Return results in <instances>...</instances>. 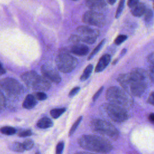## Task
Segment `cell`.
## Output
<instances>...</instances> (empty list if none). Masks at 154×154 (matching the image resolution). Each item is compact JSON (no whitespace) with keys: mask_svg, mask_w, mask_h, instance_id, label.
Listing matches in <instances>:
<instances>
[{"mask_svg":"<svg viewBox=\"0 0 154 154\" xmlns=\"http://www.w3.org/2000/svg\"><path fill=\"white\" fill-rule=\"evenodd\" d=\"M85 4L91 10L96 11L105 8L106 5L105 0H85Z\"/></svg>","mask_w":154,"mask_h":154,"instance_id":"7c38bea8","label":"cell"},{"mask_svg":"<svg viewBox=\"0 0 154 154\" xmlns=\"http://www.w3.org/2000/svg\"><path fill=\"white\" fill-rule=\"evenodd\" d=\"M144 20L147 26H150L153 22V13L150 8L146 9L144 14Z\"/></svg>","mask_w":154,"mask_h":154,"instance_id":"d6986e66","label":"cell"},{"mask_svg":"<svg viewBox=\"0 0 154 154\" xmlns=\"http://www.w3.org/2000/svg\"><path fill=\"white\" fill-rule=\"evenodd\" d=\"M66 111L65 108H55L52 109L50 111V114L51 117L54 119H57L61 115H62L64 111Z\"/></svg>","mask_w":154,"mask_h":154,"instance_id":"603a6c76","label":"cell"},{"mask_svg":"<svg viewBox=\"0 0 154 154\" xmlns=\"http://www.w3.org/2000/svg\"><path fill=\"white\" fill-rule=\"evenodd\" d=\"M93 65L92 64H88L85 69H84L83 73H82L81 77H80V79L82 81H85L86 79H87L88 78V77L90 76L92 70H93Z\"/></svg>","mask_w":154,"mask_h":154,"instance_id":"ffe728a7","label":"cell"},{"mask_svg":"<svg viewBox=\"0 0 154 154\" xmlns=\"http://www.w3.org/2000/svg\"><path fill=\"white\" fill-rule=\"evenodd\" d=\"M69 38H70V39H69L70 41H71L72 42H73V43H76V44L78 43L79 42L81 41V40H80V38H79V36H78L77 34L72 35Z\"/></svg>","mask_w":154,"mask_h":154,"instance_id":"1f68e13d","label":"cell"},{"mask_svg":"<svg viewBox=\"0 0 154 154\" xmlns=\"http://www.w3.org/2000/svg\"><path fill=\"white\" fill-rule=\"evenodd\" d=\"M53 123L52 120L48 117H43L40 119L37 123L38 128L41 129H46L51 127Z\"/></svg>","mask_w":154,"mask_h":154,"instance_id":"ac0fdd59","label":"cell"},{"mask_svg":"<svg viewBox=\"0 0 154 154\" xmlns=\"http://www.w3.org/2000/svg\"><path fill=\"white\" fill-rule=\"evenodd\" d=\"M64 142L63 141H60L56 147V152L55 154H62L63 149H64Z\"/></svg>","mask_w":154,"mask_h":154,"instance_id":"f546056e","label":"cell"},{"mask_svg":"<svg viewBox=\"0 0 154 154\" xmlns=\"http://www.w3.org/2000/svg\"><path fill=\"white\" fill-rule=\"evenodd\" d=\"M110 61H111V56L109 54H104L103 55H102L100 58V59L96 66L95 72L98 73V72H100L103 71L108 66Z\"/></svg>","mask_w":154,"mask_h":154,"instance_id":"4fadbf2b","label":"cell"},{"mask_svg":"<svg viewBox=\"0 0 154 154\" xmlns=\"http://www.w3.org/2000/svg\"><path fill=\"white\" fill-rule=\"evenodd\" d=\"M10 150L17 152H23L25 150L23 144L19 142H14L9 146Z\"/></svg>","mask_w":154,"mask_h":154,"instance_id":"44dd1931","label":"cell"},{"mask_svg":"<svg viewBox=\"0 0 154 154\" xmlns=\"http://www.w3.org/2000/svg\"><path fill=\"white\" fill-rule=\"evenodd\" d=\"M82 116H80L78 118V119L75 121V122L73 123V125H72V128H70V131H69V136H71L73 135V134L75 132V131L76 130L78 126H79V125L80 124L81 120H82Z\"/></svg>","mask_w":154,"mask_h":154,"instance_id":"484cf974","label":"cell"},{"mask_svg":"<svg viewBox=\"0 0 154 154\" xmlns=\"http://www.w3.org/2000/svg\"><path fill=\"white\" fill-rule=\"evenodd\" d=\"M5 73V70L4 69V68L2 67V64L0 63V75H3Z\"/></svg>","mask_w":154,"mask_h":154,"instance_id":"74e56055","label":"cell"},{"mask_svg":"<svg viewBox=\"0 0 154 154\" xmlns=\"http://www.w3.org/2000/svg\"><path fill=\"white\" fill-rule=\"evenodd\" d=\"M153 8H154V3H153Z\"/></svg>","mask_w":154,"mask_h":154,"instance_id":"7bdbcfd3","label":"cell"},{"mask_svg":"<svg viewBox=\"0 0 154 154\" xmlns=\"http://www.w3.org/2000/svg\"><path fill=\"white\" fill-rule=\"evenodd\" d=\"M103 87H101L97 91V92L94 94L93 97V101H95L96 100H97V99L99 97V96H100V94L102 93V91H103Z\"/></svg>","mask_w":154,"mask_h":154,"instance_id":"d590c367","label":"cell"},{"mask_svg":"<svg viewBox=\"0 0 154 154\" xmlns=\"http://www.w3.org/2000/svg\"><path fill=\"white\" fill-rule=\"evenodd\" d=\"M147 60L149 64V78L153 82H154V52H152L148 55Z\"/></svg>","mask_w":154,"mask_h":154,"instance_id":"e0dca14e","label":"cell"},{"mask_svg":"<svg viewBox=\"0 0 154 154\" xmlns=\"http://www.w3.org/2000/svg\"><path fill=\"white\" fill-rule=\"evenodd\" d=\"M117 0H108V3L110 4V5H113L115 4V2H116Z\"/></svg>","mask_w":154,"mask_h":154,"instance_id":"60d3db41","label":"cell"},{"mask_svg":"<svg viewBox=\"0 0 154 154\" xmlns=\"http://www.w3.org/2000/svg\"><path fill=\"white\" fill-rule=\"evenodd\" d=\"M21 79L28 87L38 91H45L51 87L49 81L34 71H28L22 73Z\"/></svg>","mask_w":154,"mask_h":154,"instance_id":"277c9868","label":"cell"},{"mask_svg":"<svg viewBox=\"0 0 154 154\" xmlns=\"http://www.w3.org/2000/svg\"><path fill=\"white\" fill-rule=\"evenodd\" d=\"M147 7L146 5L142 2H139L131 8V13L135 17H140L144 14Z\"/></svg>","mask_w":154,"mask_h":154,"instance_id":"9a60e30c","label":"cell"},{"mask_svg":"<svg viewBox=\"0 0 154 154\" xmlns=\"http://www.w3.org/2000/svg\"><path fill=\"white\" fill-rule=\"evenodd\" d=\"M105 97L109 103L122 107L125 109L133 105V100L131 94L117 86L109 87L106 90Z\"/></svg>","mask_w":154,"mask_h":154,"instance_id":"3957f363","label":"cell"},{"mask_svg":"<svg viewBox=\"0 0 154 154\" xmlns=\"http://www.w3.org/2000/svg\"><path fill=\"white\" fill-rule=\"evenodd\" d=\"M23 144V147L25 149V150H31L33 146H34V141L30 139H28V140H26L24 141V142L22 143Z\"/></svg>","mask_w":154,"mask_h":154,"instance_id":"83f0119b","label":"cell"},{"mask_svg":"<svg viewBox=\"0 0 154 154\" xmlns=\"http://www.w3.org/2000/svg\"><path fill=\"white\" fill-rule=\"evenodd\" d=\"M151 1H154V0H151Z\"/></svg>","mask_w":154,"mask_h":154,"instance_id":"ee69618b","label":"cell"},{"mask_svg":"<svg viewBox=\"0 0 154 154\" xmlns=\"http://www.w3.org/2000/svg\"><path fill=\"white\" fill-rule=\"evenodd\" d=\"M125 4V0H120L116 12V15H115V17L116 19H118L120 16L124 8Z\"/></svg>","mask_w":154,"mask_h":154,"instance_id":"d4e9b609","label":"cell"},{"mask_svg":"<svg viewBox=\"0 0 154 154\" xmlns=\"http://www.w3.org/2000/svg\"><path fill=\"white\" fill-rule=\"evenodd\" d=\"M35 154H40V153L39 152H37L35 153Z\"/></svg>","mask_w":154,"mask_h":154,"instance_id":"b9f144b4","label":"cell"},{"mask_svg":"<svg viewBox=\"0 0 154 154\" xmlns=\"http://www.w3.org/2000/svg\"><path fill=\"white\" fill-rule=\"evenodd\" d=\"M105 42V39H103V40L95 47V48L92 51V52H91L90 53V54L89 55L88 58V60H90V59H91V58L100 51V49L102 48V47L103 45H104Z\"/></svg>","mask_w":154,"mask_h":154,"instance_id":"cb8c5ba5","label":"cell"},{"mask_svg":"<svg viewBox=\"0 0 154 154\" xmlns=\"http://www.w3.org/2000/svg\"><path fill=\"white\" fill-rule=\"evenodd\" d=\"M0 88L10 97H17L23 93L22 85L16 79L6 78L0 80Z\"/></svg>","mask_w":154,"mask_h":154,"instance_id":"ba28073f","label":"cell"},{"mask_svg":"<svg viewBox=\"0 0 154 154\" xmlns=\"http://www.w3.org/2000/svg\"><path fill=\"white\" fill-rule=\"evenodd\" d=\"M79 89H80V88H79V87H75L73 88L71 90V91L69 92V96L70 97H73V96H74L75 95H76V94L78 93V92L79 91Z\"/></svg>","mask_w":154,"mask_h":154,"instance_id":"d6a6232c","label":"cell"},{"mask_svg":"<svg viewBox=\"0 0 154 154\" xmlns=\"http://www.w3.org/2000/svg\"><path fill=\"white\" fill-rule=\"evenodd\" d=\"M82 21L88 25L102 27L105 23V17L102 13L98 11L89 10L83 14Z\"/></svg>","mask_w":154,"mask_h":154,"instance_id":"30bf717a","label":"cell"},{"mask_svg":"<svg viewBox=\"0 0 154 154\" xmlns=\"http://www.w3.org/2000/svg\"><path fill=\"white\" fill-rule=\"evenodd\" d=\"M147 102L150 104H151V105L154 106V91H152L150 94V95H149V96L148 97V99H147Z\"/></svg>","mask_w":154,"mask_h":154,"instance_id":"8d00e7d4","label":"cell"},{"mask_svg":"<svg viewBox=\"0 0 154 154\" xmlns=\"http://www.w3.org/2000/svg\"><path fill=\"white\" fill-rule=\"evenodd\" d=\"M127 38H128L127 35L125 34H120L115 38L114 41V43L116 44V45H120L123 42H124L127 39Z\"/></svg>","mask_w":154,"mask_h":154,"instance_id":"4316f807","label":"cell"},{"mask_svg":"<svg viewBox=\"0 0 154 154\" xmlns=\"http://www.w3.org/2000/svg\"><path fill=\"white\" fill-rule=\"evenodd\" d=\"M32 132L30 130H26V131H23L20 132L18 135L20 137H28L31 135Z\"/></svg>","mask_w":154,"mask_h":154,"instance_id":"836d02e7","label":"cell"},{"mask_svg":"<svg viewBox=\"0 0 154 154\" xmlns=\"http://www.w3.org/2000/svg\"><path fill=\"white\" fill-rule=\"evenodd\" d=\"M90 127L93 131L107 137L112 140H116L119 137V131L112 123L105 120L94 119L90 123Z\"/></svg>","mask_w":154,"mask_h":154,"instance_id":"5b68a950","label":"cell"},{"mask_svg":"<svg viewBox=\"0 0 154 154\" xmlns=\"http://www.w3.org/2000/svg\"><path fill=\"white\" fill-rule=\"evenodd\" d=\"M36 103H37V102L35 100V97L33 95L28 94L25 97L23 102L22 105L24 108L29 109L33 108L35 106Z\"/></svg>","mask_w":154,"mask_h":154,"instance_id":"2e32d148","label":"cell"},{"mask_svg":"<svg viewBox=\"0 0 154 154\" xmlns=\"http://www.w3.org/2000/svg\"><path fill=\"white\" fill-rule=\"evenodd\" d=\"M5 105V99L4 97V95L2 93V91L0 90V112L2 111Z\"/></svg>","mask_w":154,"mask_h":154,"instance_id":"4dcf8cb0","label":"cell"},{"mask_svg":"<svg viewBox=\"0 0 154 154\" xmlns=\"http://www.w3.org/2000/svg\"><path fill=\"white\" fill-rule=\"evenodd\" d=\"M35 97L39 100H43L47 98V95L43 91H38L35 93Z\"/></svg>","mask_w":154,"mask_h":154,"instance_id":"f1b7e54d","label":"cell"},{"mask_svg":"<svg viewBox=\"0 0 154 154\" xmlns=\"http://www.w3.org/2000/svg\"><path fill=\"white\" fill-rule=\"evenodd\" d=\"M76 31L80 40L88 44L94 43L99 35V31L97 29L87 26H80L77 28Z\"/></svg>","mask_w":154,"mask_h":154,"instance_id":"9c48e42d","label":"cell"},{"mask_svg":"<svg viewBox=\"0 0 154 154\" xmlns=\"http://www.w3.org/2000/svg\"><path fill=\"white\" fill-rule=\"evenodd\" d=\"M55 61L58 69L63 73L71 72L78 64L77 59L71 55L65 49L59 51Z\"/></svg>","mask_w":154,"mask_h":154,"instance_id":"8992f818","label":"cell"},{"mask_svg":"<svg viewBox=\"0 0 154 154\" xmlns=\"http://www.w3.org/2000/svg\"><path fill=\"white\" fill-rule=\"evenodd\" d=\"M72 53L78 56H85L89 52V48L86 45L82 44H75L70 49Z\"/></svg>","mask_w":154,"mask_h":154,"instance_id":"5bb4252c","label":"cell"},{"mask_svg":"<svg viewBox=\"0 0 154 154\" xmlns=\"http://www.w3.org/2000/svg\"><path fill=\"white\" fill-rule=\"evenodd\" d=\"M139 3V0H128V5L129 8H132Z\"/></svg>","mask_w":154,"mask_h":154,"instance_id":"e575fe53","label":"cell"},{"mask_svg":"<svg viewBox=\"0 0 154 154\" xmlns=\"http://www.w3.org/2000/svg\"><path fill=\"white\" fill-rule=\"evenodd\" d=\"M75 154H96V153H91V152H81L76 153Z\"/></svg>","mask_w":154,"mask_h":154,"instance_id":"ab89813d","label":"cell"},{"mask_svg":"<svg viewBox=\"0 0 154 154\" xmlns=\"http://www.w3.org/2000/svg\"><path fill=\"white\" fill-rule=\"evenodd\" d=\"M102 107L106 115L114 122L122 123L128 119L126 110L122 107L110 103L104 104Z\"/></svg>","mask_w":154,"mask_h":154,"instance_id":"52a82bcc","label":"cell"},{"mask_svg":"<svg viewBox=\"0 0 154 154\" xmlns=\"http://www.w3.org/2000/svg\"><path fill=\"white\" fill-rule=\"evenodd\" d=\"M0 132L6 135H11L16 132V130L11 126H4L0 128Z\"/></svg>","mask_w":154,"mask_h":154,"instance_id":"7402d4cb","label":"cell"},{"mask_svg":"<svg viewBox=\"0 0 154 154\" xmlns=\"http://www.w3.org/2000/svg\"><path fill=\"white\" fill-rule=\"evenodd\" d=\"M147 77L149 75L144 70L135 68L128 73L120 75L117 81L122 88L129 94L140 97L147 89Z\"/></svg>","mask_w":154,"mask_h":154,"instance_id":"6da1fadb","label":"cell"},{"mask_svg":"<svg viewBox=\"0 0 154 154\" xmlns=\"http://www.w3.org/2000/svg\"><path fill=\"white\" fill-rule=\"evenodd\" d=\"M42 73L45 78L54 83L58 84L61 81V77L58 72L52 66L44 64L41 67Z\"/></svg>","mask_w":154,"mask_h":154,"instance_id":"8fae6325","label":"cell"},{"mask_svg":"<svg viewBox=\"0 0 154 154\" xmlns=\"http://www.w3.org/2000/svg\"><path fill=\"white\" fill-rule=\"evenodd\" d=\"M149 119L150 120L151 122H152L153 123H154V114L153 113H151L149 116Z\"/></svg>","mask_w":154,"mask_h":154,"instance_id":"f35d334b","label":"cell"},{"mask_svg":"<svg viewBox=\"0 0 154 154\" xmlns=\"http://www.w3.org/2000/svg\"><path fill=\"white\" fill-rule=\"evenodd\" d=\"M78 143L82 148L96 153H107L112 149L109 140L96 135H84L79 138Z\"/></svg>","mask_w":154,"mask_h":154,"instance_id":"7a4b0ae2","label":"cell"},{"mask_svg":"<svg viewBox=\"0 0 154 154\" xmlns=\"http://www.w3.org/2000/svg\"><path fill=\"white\" fill-rule=\"evenodd\" d=\"M73 1H76V0H73Z\"/></svg>","mask_w":154,"mask_h":154,"instance_id":"f6af8a7d","label":"cell"}]
</instances>
